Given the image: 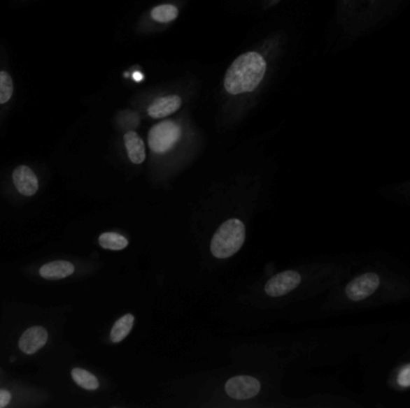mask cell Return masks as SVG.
Segmentation results:
<instances>
[{
    "mask_svg": "<svg viewBox=\"0 0 410 408\" xmlns=\"http://www.w3.org/2000/svg\"><path fill=\"white\" fill-rule=\"evenodd\" d=\"M50 394L15 379L0 384V408L36 407L46 404Z\"/></svg>",
    "mask_w": 410,
    "mask_h": 408,
    "instance_id": "4",
    "label": "cell"
},
{
    "mask_svg": "<svg viewBox=\"0 0 410 408\" xmlns=\"http://www.w3.org/2000/svg\"><path fill=\"white\" fill-rule=\"evenodd\" d=\"M302 277L297 271H285L274 275L265 284V293L270 297L285 296L302 284Z\"/></svg>",
    "mask_w": 410,
    "mask_h": 408,
    "instance_id": "9",
    "label": "cell"
},
{
    "mask_svg": "<svg viewBox=\"0 0 410 408\" xmlns=\"http://www.w3.org/2000/svg\"><path fill=\"white\" fill-rule=\"evenodd\" d=\"M245 225L236 218L225 221L215 233L210 243L211 254L218 258H227L236 254L245 242Z\"/></svg>",
    "mask_w": 410,
    "mask_h": 408,
    "instance_id": "5",
    "label": "cell"
},
{
    "mask_svg": "<svg viewBox=\"0 0 410 408\" xmlns=\"http://www.w3.org/2000/svg\"><path fill=\"white\" fill-rule=\"evenodd\" d=\"M13 84L6 72H0V104L6 103L13 96Z\"/></svg>",
    "mask_w": 410,
    "mask_h": 408,
    "instance_id": "19",
    "label": "cell"
},
{
    "mask_svg": "<svg viewBox=\"0 0 410 408\" xmlns=\"http://www.w3.org/2000/svg\"><path fill=\"white\" fill-rule=\"evenodd\" d=\"M5 381H6V375H5L4 371L0 369V384H3V382H5Z\"/></svg>",
    "mask_w": 410,
    "mask_h": 408,
    "instance_id": "20",
    "label": "cell"
},
{
    "mask_svg": "<svg viewBox=\"0 0 410 408\" xmlns=\"http://www.w3.org/2000/svg\"><path fill=\"white\" fill-rule=\"evenodd\" d=\"M127 156L134 164H142L146 159V145L139 134L130 131L124 136Z\"/></svg>",
    "mask_w": 410,
    "mask_h": 408,
    "instance_id": "14",
    "label": "cell"
},
{
    "mask_svg": "<svg viewBox=\"0 0 410 408\" xmlns=\"http://www.w3.org/2000/svg\"><path fill=\"white\" fill-rule=\"evenodd\" d=\"M267 63L257 52H247L235 59L227 70L223 87L230 95H241L255 90L263 80Z\"/></svg>",
    "mask_w": 410,
    "mask_h": 408,
    "instance_id": "3",
    "label": "cell"
},
{
    "mask_svg": "<svg viewBox=\"0 0 410 408\" xmlns=\"http://www.w3.org/2000/svg\"><path fill=\"white\" fill-rule=\"evenodd\" d=\"M11 181L17 194L23 198H33L40 191V181L36 173L24 164L13 169Z\"/></svg>",
    "mask_w": 410,
    "mask_h": 408,
    "instance_id": "8",
    "label": "cell"
},
{
    "mask_svg": "<svg viewBox=\"0 0 410 408\" xmlns=\"http://www.w3.org/2000/svg\"><path fill=\"white\" fill-rule=\"evenodd\" d=\"M181 99L176 95L172 96L160 97L154 101L148 108V115L154 119H162L176 112L181 108Z\"/></svg>",
    "mask_w": 410,
    "mask_h": 408,
    "instance_id": "13",
    "label": "cell"
},
{
    "mask_svg": "<svg viewBox=\"0 0 410 408\" xmlns=\"http://www.w3.org/2000/svg\"><path fill=\"white\" fill-rule=\"evenodd\" d=\"M378 196L390 204L410 208V179L383 184L376 189Z\"/></svg>",
    "mask_w": 410,
    "mask_h": 408,
    "instance_id": "11",
    "label": "cell"
},
{
    "mask_svg": "<svg viewBox=\"0 0 410 408\" xmlns=\"http://www.w3.org/2000/svg\"><path fill=\"white\" fill-rule=\"evenodd\" d=\"M359 363L366 408H410V319L393 321Z\"/></svg>",
    "mask_w": 410,
    "mask_h": 408,
    "instance_id": "2",
    "label": "cell"
},
{
    "mask_svg": "<svg viewBox=\"0 0 410 408\" xmlns=\"http://www.w3.org/2000/svg\"><path fill=\"white\" fill-rule=\"evenodd\" d=\"M71 379L78 387L83 388L89 392H94L100 387V382H99L97 376L92 374L90 371L82 369V367L72 369Z\"/></svg>",
    "mask_w": 410,
    "mask_h": 408,
    "instance_id": "15",
    "label": "cell"
},
{
    "mask_svg": "<svg viewBox=\"0 0 410 408\" xmlns=\"http://www.w3.org/2000/svg\"><path fill=\"white\" fill-rule=\"evenodd\" d=\"M178 15H179L178 8L171 4L159 5L151 10L153 20L160 23H169L174 21Z\"/></svg>",
    "mask_w": 410,
    "mask_h": 408,
    "instance_id": "18",
    "label": "cell"
},
{
    "mask_svg": "<svg viewBox=\"0 0 410 408\" xmlns=\"http://www.w3.org/2000/svg\"><path fill=\"white\" fill-rule=\"evenodd\" d=\"M181 126L174 121H164L151 129L149 146L156 154H164L176 145L181 138Z\"/></svg>",
    "mask_w": 410,
    "mask_h": 408,
    "instance_id": "6",
    "label": "cell"
},
{
    "mask_svg": "<svg viewBox=\"0 0 410 408\" xmlns=\"http://www.w3.org/2000/svg\"><path fill=\"white\" fill-rule=\"evenodd\" d=\"M101 248L108 250H122L129 246V240L117 233H104L99 236Z\"/></svg>",
    "mask_w": 410,
    "mask_h": 408,
    "instance_id": "17",
    "label": "cell"
},
{
    "mask_svg": "<svg viewBox=\"0 0 410 408\" xmlns=\"http://www.w3.org/2000/svg\"><path fill=\"white\" fill-rule=\"evenodd\" d=\"M226 392L236 400H248L260 392V381L251 376H235L227 381Z\"/></svg>",
    "mask_w": 410,
    "mask_h": 408,
    "instance_id": "10",
    "label": "cell"
},
{
    "mask_svg": "<svg viewBox=\"0 0 410 408\" xmlns=\"http://www.w3.org/2000/svg\"><path fill=\"white\" fill-rule=\"evenodd\" d=\"M134 80H142V75H141V73H134Z\"/></svg>",
    "mask_w": 410,
    "mask_h": 408,
    "instance_id": "21",
    "label": "cell"
},
{
    "mask_svg": "<svg viewBox=\"0 0 410 408\" xmlns=\"http://www.w3.org/2000/svg\"><path fill=\"white\" fill-rule=\"evenodd\" d=\"M75 263L69 260H53L48 263H42L38 267L36 275L38 278L47 282H59L75 275Z\"/></svg>",
    "mask_w": 410,
    "mask_h": 408,
    "instance_id": "12",
    "label": "cell"
},
{
    "mask_svg": "<svg viewBox=\"0 0 410 408\" xmlns=\"http://www.w3.org/2000/svg\"><path fill=\"white\" fill-rule=\"evenodd\" d=\"M408 302L410 263L386 250H369L337 284L330 305L337 312L361 314Z\"/></svg>",
    "mask_w": 410,
    "mask_h": 408,
    "instance_id": "1",
    "label": "cell"
},
{
    "mask_svg": "<svg viewBox=\"0 0 410 408\" xmlns=\"http://www.w3.org/2000/svg\"><path fill=\"white\" fill-rule=\"evenodd\" d=\"M50 342V330L45 326H30L20 335L17 349L23 356H34L46 347Z\"/></svg>",
    "mask_w": 410,
    "mask_h": 408,
    "instance_id": "7",
    "label": "cell"
},
{
    "mask_svg": "<svg viewBox=\"0 0 410 408\" xmlns=\"http://www.w3.org/2000/svg\"><path fill=\"white\" fill-rule=\"evenodd\" d=\"M134 322V316L132 314H126L124 316L120 317L114 323L113 328L111 330V342H114V344L122 342L132 330Z\"/></svg>",
    "mask_w": 410,
    "mask_h": 408,
    "instance_id": "16",
    "label": "cell"
}]
</instances>
